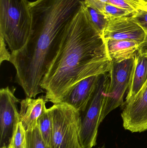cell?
<instances>
[{
	"mask_svg": "<svg viewBox=\"0 0 147 148\" xmlns=\"http://www.w3.org/2000/svg\"><path fill=\"white\" fill-rule=\"evenodd\" d=\"M110 64L106 42L91 21L83 0L66 26L58 51L41 80L46 100L54 104L61 102L79 82L109 73Z\"/></svg>",
	"mask_w": 147,
	"mask_h": 148,
	"instance_id": "6da1fadb",
	"label": "cell"
},
{
	"mask_svg": "<svg viewBox=\"0 0 147 148\" xmlns=\"http://www.w3.org/2000/svg\"><path fill=\"white\" fill-rule=\"evenodd\" d=\"M81 5V0L30 2L32 32L26 45L11 53L9 62L27 97L42 92L40 84L55 56L65 29Z\"/></svg>",
	"mask_w": 147,
	"mask_h": 148,
	"instance_id": "7a4b0ae2",
	"label": "cell"
},
{
	"mask_svg": "<svg viewBox=\"0 0 147 148\" xmlns=\"http://www.w3.org/2000/svg\"><path fill=\"white\" fill-rule=\"evenodd\" d=\"M28 0H0V39L11 53L22 48L32 32V19Z\"/></svg>",
	"mask_w": 147,
	"mask_h": 148,
	"instance_id": "3957f363",
	"label": "cell"
},
{
	"mask_svg": "<svg viewBox=\"0 0 147 148\" xmlns=\"http://www.w3.org/2000/svg\"><path fill=\"white\" fill-rule=\"evenodd\" d=\"M49 109L52 119V148H82L79 135L80 113L62 102L54 103Z\"/></svg>",
	"mask_w": 147,
	"mask_h": 148,
	"instance_id": "277c9868",
	"label": "cell"
},
{
	"mask_svg": "<svg viewBox=\"0 0 147 148\" xmlns=\"http://www.w3.org/2000/svg\"><path fill=\"white\" fill-rule=\"evenodd\" d=\"M110 80L109 73L101 75L92 98L85 110L80 113L79 135L82 148H92L96 145L98 127L102 122V111Z\"/></svg>",
	"mask_w": 147,
	"mask_h": 148,
	"instance_id": "5b68a950",
	"label": "cell"
},
{
	"mask_svg": "<svg viewBox=\"0 0 147 148\" xmlns=\"http://www.w3.org/2000/svg\"><path fill=\"white\" fill-rule=\"evenodd\" d=\"M135 56L121 62H111L109 85L102 111V121L111 111L124 104V96L129 87Z\"/></svg>",
	"mask_w": 147,
	"mask_h": 148,
	"instance_id": "8992f818",
	"label": "cell"
},
{
	"mask_svg": "<svg viewBox=\"0 0 147 148\" xmlns=\"http://www.w3.org/2000/svg\"><path fill=\"white\" fill-rule=\"evenodd\" d=\"M15 89L9 87L0 90V143L1 147L8 145L16 123L20 121L17 104L19 100L15 95Z\"/></svg>",
	"mask_w": 147,
	"mask_h": 148,
	"instance_id": "52a82bcc",
	"label": "cell"
},
{
	"mask_svg": "<svg viewBox=\"0 0 147 148\" xmlns=\"http://www.w3.org/2000/svg\"><path fill=\"white\" fill-rule=\"evenodd\" d=\"M125 106L122 112L123 127L132 133L147 130V80L140 92Z\"/></svg>",
	"mask_w": 147,
	"mask_h": 148,
	"instance_id": "ba28073f",
	"label": "cell"
},
{
	"mask_svg": "<svg viewBox=\"0 0 147 148\" xmlns=\"http://www.w3.org/2000/svg\"><path fill=\"white\" fill-rule=\"evenodd\" d=\"M132 15L107 18V25L102 34L104 39L129 40L141 44L146 33L142 27L133 20Z\"/></svg>",
	"mask_w": 147,
	"mask_h": 148,
	"instance_id": "9c48e42d",
	"label": "cell"
},
{
	"mask_svg": "<svg viewBox=\"0 0 147 148\" xmlns=\"http://www.w3.org/2000/svg\"><path fill=\"white\" fill-rule=\"evenodd\" d=\"M101 75L92 76L78 82L61 102L70 105L80 113L84 112L95 93Z\"/></svg>",
	"mask_w": 147,
	"mask_h": 148,
	"instance_id": "30bf717a",
	"label": "cell"
},
{
	"mask_svg": "<svg viewBox=\"0 0 147 148\" xmlns=\"http://www.w3.org/2000/svg\"><path fill=\"white\" fill-rule=\"evenodd\" d=\"M46 101L42 97L37 99L26 97L21 101L20 121L26 130L38 126L39 119L47 110Z\"/></svg>",
	"mask_w": 147,
	"mask_h": 148,
	"instance_id": "8fae6325",
	"label": "cell"
},
{
	"mask_svg": "<svg viewBox=\"0 0 147 148\" xmlns=\"http://www.w3.org/2000/svg\"><path fill=\"white\" fill-rule=\"evenodd\" d=\"M147 80V54L136 53L126 102L127 103L142 89Z\"/></svg>",
	"mask_w": 147,
	"mask_h": 148,
	"instance_id": "7c38bea8",
	"label": "cell"
},
{
	"mask_svg": "<svg viewBox=\"0 0 147 148\" xmlns=\"http://www.w3.org/2000/svg\"><path fill=\"white\" fill-rule=\"evenodd\" d=\"M104 40L111 62H121L134 57L138 52L140 45L129 40L110 39Z\"/></svg>",
	"mask_w": 147,
	"mask_h": 148,
	"instance_id": "4fadbf2b",
	"label": "cell"
},
{
	"mask_svg": "<svg viewBox=\"0 0 147 148\" xmlns=\"http://www.w3.org/2000/svg\"><path fill=\"white\" fill-rule=\"evenodd\" d=\"M85 3L105 15L107 18L131 15L133 14L124 9L98 0H84Z\"/></svg>",
	"mask_w": 147,
	"mask_h": 148,
	"instance_id": "5bb4252c",
	"label": "cell"
},
{
	"mask_svg": "<svg viewBox=\"0 0 147 148\" xmlns=\"http://www.w3.org/2000/svg\"><path fill=\"white\" fill-rule=\"evenodd\" d=\"M38 127L43 140L47 145L51 147L52 134V119L49 108L47 109L46 111L39 119Z\"/></svg>",
	"mask_w": 147,
	"mask_h": 148,
	"instance_id": "9a60e30c",
	"label": "cell"
},
{
	"mask_svg": "<svg viewBox=\"0 0 147 148\" xmlns=\"http://www.w3.org/2000/svg\"><path fill=\"white\" fill-rule=\"evenodd\" d=\"M24 148H52L47 145L41 136L38 125L26 130Z\"/></svg>",
	"mask_w": 147,
	"mask_h": 148,
	"instance_id": "2e32d148",
	"label": "cell"
},
{
	"mask_svg": "<svg viewBox=\"0 0 147 148\" xmlns=\"http://www.w3.org/2000/svg\"><path fill=\"white\" fill-rule=\"evenodd\" d=\"M112 5L124 9L133 14L147 8L146 0H108Z\"/></svg>",
	"mask_w": 147,
	"mask_h": 148,
	"instance_id": "e0dca14e",
	"label": "cell"
},
{
	"mask_svg": "<svg viewBox=\"0 0 147 148\" xmlns=\"http://www.w3.org/2000/svg\"><path fill=\"white\" fill-rule=\"evenodd\" d=\"M26 130L20 121L16 125L9 143V148H24Z\"/></svg>",
	"mask_w": 147,
	"mask_h": 148,
	"instance_id": "ac0fdd59",
	"label": "cell"
},
{
	"mask_svg": "<svg viewBox=\"0 0 147 148\" xmlns=\"http://www.w3.org/2000/svg\"><path fill=\"white\" fill-rule=\"evenodd\" d=\"M85 4L86 6L91 21L102 35L103 32L107 25L108 22L107 17L105 15L91 7L86 5L85 3Z\"/></svg>",
	"mask_w": 147,
	"mask_h": 148,
	"instance_id": "d6986e66",
	"label": "cell"
},
{
	"mask_svg": "<svg viewBox=\"0 0 147 148\" xmlns=\"http://www.w3.org/2000/svg\"><path fill=\"white\" fill-rule=\"evenodd\" d=\"M131 17L145 32L147 31V8L133 14Z\"/></svg>",
	"mask_w": 147,
	"mask_h": 148,
	"instance_id": "ffe728a7",
	"label": "cell"
},
{
	"mask_svg": "<svg viewBox=\"0 0 147 148\" xmlns=\"http://www.w3.org/2000/svg\"><path fill=\"white\" fill-rule=\"evenodd\" d=\"M7 46L5 42L2 39H0V63L2 64L4 61H9L10 59V52L7 48Z\"/></svg>",
	"mask_w": 147,
	"mask_h": 148,
	"instance_id": "44dd1931",
	"label": "cell"
},
{
	"mask_svg": "<svg viewBox=\"0 0 147 148\" xmlns=\"http://www.w3.org/2000/svg\"><path fill=\"white\" fill-rule=\"evenodd\" d=\"M145 36L143 42L140 44L138 52L140 54H147V31L145 32Z\"/></svg>",
	"mask_w": 147,
	"mask_h": 148,
	"instance_id": "7402d4cb",
	"label": "cell"
},
{
	"mask_svg": "<svg viewBox=\"0 0 147 148\" xmlns=\"http://www.w3.org/2000/svg\"><path fill=\"white\" fill-rule=\"evenodd\" d=\"M1 148H9V147L8 146H7V145H3V146L1 147Z\"/></svg>",
	"mask_w": 147,
	"mask_h": 148,
	"instance_id": "603a6c76",
	"label": "cell"
},
{
	"mask_svg": "<svg viewBox=\"0 0 147 148\" xmlns=\"http://www.w3.org/2000/svg\"><path fill=\"white\" fill-rule=\"evenodd\" d=\"M98 1H101L103 2L108 3V0H98Z\"/></svg>",
	"mask_w": 147,
	"mask_h": 148,
	"instance_id": "cb8c5ba5",
	"label": "cell"
},
{
	"mask_svg": "<svg viewBox=\"0 0 147 148\" xmlns=\"http://www.w3.org/2000/svg\"><path fill=\"white\" fill-rule=\"evenodd\" d=\"M97 148H105V147L104 145H103V146H101V147H98Z\"/></svg>",
	"mask_w": 147,
	"mask_h": 148,
	"instance_id": "d4e9b609",
	"label": "cell"
}]
</instances>
